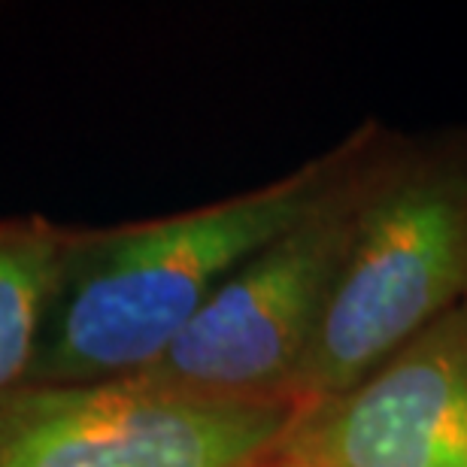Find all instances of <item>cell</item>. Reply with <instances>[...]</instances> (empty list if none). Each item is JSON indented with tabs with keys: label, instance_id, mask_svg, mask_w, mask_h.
Returning a JSON list of instances; mask_svg holds the SVG:
<instances>
[{
	"label": "cell",
	"instance_id": "6da1fadb",
	"mask_svg": "<svg viewBox=\"0 0 467 467\" xmlns=\"http://www.w3.org/2000/svg\"><path fill=\"white\" fill-rule=\"evenodd\" d=\"M382 121L234 198L79 228L27 382H113L149 370L246 261L337 189Z\"/></svg>",
	"mask_w": 467,
	"mask_h": 467
},
{
	"label": "cell",
	"instance_id": "7a4b0ae2",
	"mask_svg": "<svg viewBox=\"0 0 467 467\" xmlns=\"http://www.w3.org/2000/svg\"><path fill=\"white\" fill-rule=\"evenodd\" d=\"M467 301V125L400 134L364 194L328 310L297 379L316 404Z\"/></svg>",
	"mask_w": 467,
	"mask_h": 467
},
{
	"label": "cell",
	"instance_id": "3957f363",
	"mask_svg": "<svg viewBox=\"0 0 467 467\" xmlns=\"http://www.w3.org/2000/svg\"><path fill=\"white\" fill-rule=\"evenodd\" d=\"M400 130L377 137L337 189L258 249L152 368L146 386L222 400H295L297 379L328 310L358 213Z\"/></svg>",
	"mask_w": 467,
	"mask_h": 467
},
{
	"label": "cell",
	"instance_id": "277c9868",
	"mask_svg": "<svg viewBox=\"0 0 467 467\" xmlns=\"http://www.w3.org/2000/svg\"><path fill=\"white\" fill-rule=\"evenodd\" d=\"M306 404L113 382H22L0 395V467H270Z\"/></svg>",
	"mask_w": 467,
	"mask_h": 467
},
{
	"label": "cell",
	"instance_id": "5b68a950",
	"mask_svg": "<svg viewBox=\"0 0 467 467\" xmlns=\"http://www.w3.org/2000/svg\"><path fill=\"white\" fill-rule=\"evenodd\" d=\"M270 467H467V301L306 404Z\"/></svg>",
	"mask_w": 467,
	"mask_h": 467
},
{
	"label": "cell",
	"instance_id": "8992f818",
	"mask_svg": "<svg viewBox=\"0 0 467 467\" xmlns=\"http://www.w3.org/2000/svg\"><path fill=\"white\" fill-rule=\"evenodd\" d=\"M77 240L79 228L0 219V395L31 377Z\"/></svg>",
	"mask_w": 467,
	"mask_h": 467
}]
</instances>
